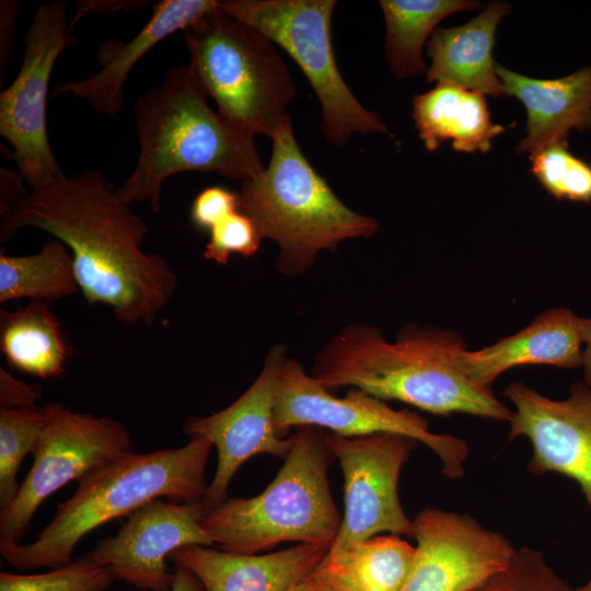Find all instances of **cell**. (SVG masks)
Returning a JSON list of instances; mask_svg holds the SVG:
<instances>
[{"instance_id": "2e32d148", "label": "cell", "mask_w": 591, "mask_h": 591, "mask_svg": "<svg viewBox=\"0 0 591 591\" xmlns=\"http://www.w3.org/2000/svg\"><path fill=\"white\" fill-rule=\"evenodd\" d=\"M286 347L274 346L252 385L228 407L206 417L188 418L184 432L207 439L217 449L216 473L208 484L202 502L212 508L224 501L236 471L251 457L270 454L285 457L292 436L281 437L275 427L274 410L277 386Z\"/></svg>"}, {"instance_id": "ab89813d", "label": "cell", "mask_w": 591, "mask_h": 591, "mask_svg": "<svg viewBox=\"0 0 591 591\" xmlns=\"http://www.w3.org/2000/svg\"><path fill=\"white\" fill-rule=\"evenodd\" d=\"M573 591H580L579 588L578 589H573Z\"/></svg>"}, {"instance_id": "ba28073f", "label": "cell", "mask_w": 591, "mask_h": 591, "mask_svg": "<svg viewBox=\"0 0 591 591\" xmlns=\"http://www.w3.org/2000/svg\"><path fill=\"white\" fill-rule=\"evenodd\" d=\"M335 0H220L218 8L281 47L301 68L321 106V131L341 147L354 134L389 136L384 120L352 94L338 69L333 42Z\"/></svg>"}, {"instance_id": "4fadbf2b", "label": "cell", "mask_w": 591, "mask_h": 591, "mask_svg": "<svg viewBox=\"0 0 591 591\" xmlns=\"http://www.w3.org/2000/svg\"><path fill=\"white\" fill-rule=\"evenodd\" d=\"M415 556L403 591H472L510 560L514 547L468 514L426 508L413 520Z\"/></svg>"}, {"instance_id": "836d02e7", "label": "cell", "mask_w": 591, "mask_h": 591, "mask_svg": "<svg viewBox=\"0 0 591 591\" xmlns=\"http://www.w3.org/2000/svg\"><path fill=\"white\" fill-rule=\"evenodd\" d=\"M148 1H137V0H89V1H77L76 2V12L70 21V28L86 14H105L114 15L118 12H134L142 8Z\"/></svg>"}, {"instance_id": "603a6c76", "label": "cell", "mask_w": 591, "mask_h": 591, "mask_svg": "<svg viewBox=\"0 0 591 591\" xmlns=\"http://www.w3.org/2000/svg\"><path fill=\"white\" fill-rule=\"evenodd\" d=\"M415 546L399 535H376L329 552L314 573L335 591H403Z\"/></svg>"}, {"instance_id": "74e56055", "label": "cell", "mask_w": 591, "mask_h": 591, "mask_svg": "<svg viewBox=\"0 0 591 591\" xmlns=\"http://www.w3.org/2000/svg\"><path fill=\"white\" fill-rule=\"evenodd\" d=\"M293 591H335L314 572L302 581Z\"/></svg>"}, {"instance_id": "f546056e", "label": "cell", "mask_w": 591, "mask_h": 591, "mask_svg": "<svg viewBox=\"0 0 591 591\" xmlns=\"http://www.w3.org/2000/svg\"><path fill=\"white\" fill-rule=\"evenodd\" d=\"M472 591H573L535 548H515L508 564Z\"/></svg>"}, {"instance_id": "8992f818", "label": "cell", "mask_w": 591, "mask_h": 591, "mask_svg": "<svg viewBox=\"0 0 591 591\" xmlns=\"http://www.w3.org/2000/svg\"><path fill=\"white\" fill-rule=\"evenodd\" d=\"M333 459L324 429L296 428L282 466L260 494L207 508L201 524L215 547L258 554L283 542L332 546L341 524L327 477Z\"/></svg>"}, {"instance_id": "6da1fadb", "label": "cell", "mask_w": 591, "mask_h": 591, "mask_svg": "<svg viewBox=\"0 0 591 591\" xmlns=\"http://www.w3.org/2000/svg\"><path fill=\"white\" fill-rule=\"evenodd\" d=\"M102 173L84 170L31 189L1 216V243L21 229L45 231L71 252L80 291L124 324H153L177 287V276L142 242L147 224Z\"/></svg>"}, {"instance_id": "e575fe53", "label": "cell", "mask_w": 591, "mask_h": 591, "mask_svg": "<svg viewBox=\"0 0 591 591\" xmlns=\"http://www.w3.org/2000/svg\"><path fill=\"white\" fill-rule=\"evenodd\" d=\"M20 3L16 1H1L0 4V74L1 82L3 73L9 65L11 49L14 42V31Z\"/></svg>"}, {"instance_id": "7c38bea8", "label": "cell", "mask_w": 591, "mask_h": 591, "mask_svg": "<svg viewBox=\"0 0 591 591\" xmlns=\"http://www.w3.org/2000/svg\"><path fill=\"white\" fill-rule=\"evenodd\" d=\"M418 442L394 433L341 437L327 433V444L344 476V515L329 552H340L382 533L414 537V523L403 510L398 479Z\"/></svg>"}, {"instance_id": "ffe728a7", "label": "cell", "mask_w": 591, "mask_h": 591, "mask_svg": "<svg viewBox=\"0 0 591 591\" xmlns=\"http://www.w3.org/2000/svg\"><path fill=\"white\" fill-rule=\"evenodd\" d=\"M505 95L519 100L526 112L525 137L515 151L532 154L568 141L571 130H591V66L557 79H535L497 62Z\"/></svg>"}, {"instance_id": "44dd1931", "label": "cell", "mask_w": 591, "mask_h": 591, "mask_svg": "<svg viewBox=\"0 0 591 591\" xmlns=\"http://www.w3.org/2000/svg\"><path fill=\"white\" fill-rule=\"evenodd\" d=\"M510 12L509 3L493 1L463 25L437 27L426 45L431 60L427 82L452 83L495 97L505 95L493 50L499 22Z\"/></svg>"}, {"instance_id": "d6986e66", "label": "cell", "mask_w": 591, "mask_h": 591, "mask_svg": "<svg viewBox=\"0 0 591 591\" xmlns=\"http://www.w3.org/2000/svg\"><path fill=\"white\" fill-rule=\"evenodd\" d=\"M581 317L555 308L537 315L518 333L477 350L464 349L459 363L475 383L490 387L505 371L522 366L582 367Z\"/></svg>"}, {"instance_id": "d6a6232c", "label": "cell", "mask_w": 591, "mask_h": 591, "mask_svg": "<svg viewBox=\"0 0 591 591\" xmlns=\"http://www.w3.org/2000/svg\"><path fill=\"white\" fill-rule=\"evenodd\" d=\"M42 397L38 384H27L0 367V404L8 408H37Z\"/></svg>"}, {"instance_id": "d4e9b609", "label": "cell", "mask_w": 591, "mask_h": 591, "mask_svg": "<svg viewBox=\"0 0 591 591\" xmlns=\"http://www.w3.org/2000/svg\"><path fill=\"white\" fill-rule=\"evenodd\" d=\"M385 20V59L398 79L427 72L421 53L427 39L444 18L485 5L474 0H381Z\"/></svg>"}, {"instance_id": "9c48e42d", "label": "cell", "mask_w": 591, "mask_h": 591, "mask_svg": "<svg viewBox=\"0 0 591 591\" xmlns=\"http://www.w3.org/2000/svg\"><path fill=\"white\" fill-rule=\"evenodd\" d=\"M274 422L285 437L290 428L314 426L341 437L376 433L403 434L428 447L440 460L450 479L463 476L467 443L455 436L430 431L428 421L409 409H394L385 401L350 387L335 396L294 359L287 358L280 371Z\"/></svg>"}, {"instance_id": "7a4b0ae2", "label": "cell", "mask_w": 591, "mask_h": 591, "mask_svg": "<svg viewBox=\"0 0 591 591\" xmlns=\"http://www.w3.org/2000/svg\"><path fill=\"white\" fill-rule=\"evenodd\" d=\"M464 349L453 329L409 324L389 341L380 328L357 322L321 348L311 375L331 392L355 387L433 415L467 414L509 422L512 409L460 367Z\"/></svg>"}, {"instance_id": "f1b7e54d", "label": "cell", "mask_w": 591, "mask_h": 591, "mask_svg": "<svg viewBox=\"0 0 591 591\" xmlns=\"http://www.w3.org/2000/svg\"><path fill=\"white\" fill-rule=\"evenodd\" d=\"M113 576L88 554L70 564L32 575L0 573V591H104Z\"/></svg>"}, {"instance_id": "1f68e13d", "label": "cell", "mask_w": 591, "mask_h": 591, "mask_svg": "<svg viewBox=\"0 0 591 591\" xmlns=\"http://www.w3.org/2000/svg\"><path fill=\"white\" fill-rule=\"evenodd\" d=\"M237 210V193L223 186H209L195 197L190 208V220L197 229L209 232Z\"/></svg>"}, {"instance_id": "8d00e7d4", "label": "cell", "mask_w": 591, "mask_h": 591, "mask_svg": "<svg viewBox=\"0 0 591 591\" xmlns=\"http://www.w3.org/2000/svg\"><path fill=\"white\" fill-rule=\"evenodd\" d=\"M583 339V382L591 387V318L581 317Z\"/></svg>"}, {"instance_id": "ac0fdd59", "label": "cell", "mask_w": 591, "mask_h": 591, "mask_svg": "<svg viewBox=\"0 0 591 591\" xmlns=\"http://www.w3.org/2000/svg\"><path fill=\"white\" fill-rule=\"evenodd\" d=\"M218 0H163L154 4L146 25L127 43L107 42L100 48L102 69L79 81L63 82L53 94L86 102L94 111L114 116L121 111L126 80L136 63L177 31H185L217 7Z\"/></svg>"}, {"instance_id": "d590c367", "label": "cell", "mask_w": 591, "mask_h": 591, "mask_svg": "<svg viewBox=\"0 0 591 591\" xmlns=\"http://www.w3.org/2000/svg\"><path fill=\"white\" fill-rule=\"evenodd\" d=\"M171 591H206V589L188 568L175 565Z\"/></svg>"}, {"instance_id": "52a82bcc", "label": "cell", "mask_w": 591, "mask_h": 591, "mask_svg": "<svg viewBox=\"0 0 591 591\" xmlns=\"http://www.w3.org/2000/svg\"><path fill=\"white\" fill-rule=\"evenodd\" d=\"M194 79L218 113L241 131L271 140L292 125L291 72L277 46L217 7L184 31Z\"/></svg>"}, {"instance_id": "4dcf8cb0", "label": "cell", "mask_w": 591, "mask_h": 591, "mask_svg": "<svg viewBox=\"0 0 591 591\" xmlns=\"http://www.w3.org/2000/svg\"><path fill=\"white\" fill-rule=\"evenodd\" d=\"M208 233L204 257L221 265H225L232 254L253 256L263 241L254 221L240 210L216 224Z\"/></svg>"}, {"instance_id": "3957f363", "label": "cell", "mask_w": 591, "mask_h": 591, "mask_svg": "<svg viewBox=\"0 0 591 591\" xmlns=\"http://www.w3.org/2000/svg\"><path fill=\"white\" fill-rule=\"evenodd\" d=\"M136 166L116 189L123 201L161 209L165 181L183 172H213L236 181L264 169L254 137L210 108L187 65L170 68L135 103Z\"/></svg>"}, {"instance_id": "5b68a950", "label": "cell", "mask_w": 591, "mask_h": 591, "mask_svg": "<svg viewBox=\"0 0 591 591\" xmlns=\"http://www.w3.org/2000/svg\"><path fill=\"white\" fill-rule=\"evenodd\" d=\"M239 210L279 248L276 268L296 277L313 267L324 250L350 239L371 237L379 222L354 211L302 153L292 125L273 139L268 166L241 182Z\"/></svg>"}, {"instance_id": "5bb4252c", "label": "cell", "mask_w": 591, "mask_h": 591, "mask_svg": "<svg viewBox=\"0 0 591 591\" xmlns=\"http://www.w3.org/2000/svg\"><path fill=\"white\" fill-rule=\"evenodd\" d=\"M202 500L176 502L154 499L130 513L117 533L86 553L115 579L149 591H171L169 555L184 546L215 547L202 528Z\"/></svg>"}, {"instance_id": "7402d4cb", "label": "cell", "mask_w": 591, "mask_h": 591, "mask_svg": "<svg viewBox=\"0 0 591 591\" xmlns=\"http://www.w3.org/2000/svg\"><path fill=\"white\" fill-rule=\"evenodd\" d=\"M412 116L426 150L432 152L451 141L460 152L486 153L505 131L493 123L484 94L452 83H438L413 97Z\"/></svg>"}, {"instance_id": "30bf717a", "label": "cell", "mask_w": 591, "mask_h": 591, "mask_svg": "<svg viewBox=\"0 0 591 591\" xmlns=\"http://www.w3.org/2000/svg\"><path fill=\"white\" fill-rule=\"evenodd\" d=\"M43 410L33 465L15 498L0 510V543H20L35 511L51 494L131 452L128 428L113 418L72 412L56 402Z\"/></svg>"}, {"instance_id": "484cf974", "label": "cell", "mask_w": 591, "mask_h": 591, "mask_svg": "<svg viewBox=\"0 0 591 591\" xmlns=\"http://www.w3.org/2000/svg\"><path fill=\"white\" fill-rule=\"evenodd\" d=\"M78 291L73 256L57 239L31 255L0 253V303L25 298L43 302L58 300Z\"/></svg>"}, {"instance_id": "cb8c5ba5", "label": "cell", "mask_w": 591, "mask_h": 591, "mask_svg": "<svg viewBox=\"0 0 591 591\" xmlns=\"http://www.w3.org/2000/svg\"><path fill=\"white\" fill-rule=\"evenodd\" d=\"M0 349L12 368L44 380L62 374L69 356L60 325L43 301L1 310Z\"/></svg>"}, {"instance_id": "8fae6325", "label": "cell", "mask_w": 591, "mask_h": 591, "mask_svg": "<svg viewBox=\"0 0 591 591\" xmlns=\"http://www.w3.org/2000/svg\"><path fill=\"white\" fill-rule=\"evenodd\" d=\"M70 32L63 2L38 4L20 70L0 94V134L12 146L19 174L31 189L65 175L48 139L47 101L54 65L74 44Z\"/></svg>"}, {"instance_id": "83f0119b", "label": "cell", "mask_w": 591, "mask_h": 591, "mask_svg": "<svg viewBox=\"0 0 591 591\" xmlns=\"http://www.w3.org/2000/svg\"><path fill=\"white\" fill-rule=\"evenodd\" d=\"M529 159L530 173L554 199L591 202V164L575 155L568 141L548 144Z\"/></svg>"}, {"instance_id": "4316f807", "label": "cell", "mask_w": 591, "mask_h": 591, "mask_svg": "<svg viewBox=\"0 0 591 591\" xmlns=\"http://www.w3.org/2000/svg\"><path fill=\"white\" fill-rule=\"evenodd\" d=\"M44 425L43 408L0 407V507L16 496V475L24 457L34 453Z\"/></svg>"}, {"instance_id": "f35d334b", "label": "cell", "mask_w": 591, "mask_h": 591, "mask_svg": "<svg viewBox=\"0 0 591 591\" xmlns=\"http://www.w3.org/2000/svg\"><path fill=\"white\" fill-rule=\"evenodd\" d=\"M580 591H591V577L587 581V583L579 588Z\"/></svg>"}, {"instance_id": "e0dca14e", "label": "cell", "mask_w": 591, "mask_h": 591, "mask_svg": "<svg viewBox=\"0 0 591 591\" xmlns=\"http://www.w3.org/2000/svg\"><path fill=\"white\" fill-rule=\"evenodd\" d=\"M331 546L300 543L267 554H239L189 545L169 555L188 568L206 591H293L309 578Z\"/></svg>"}, {"instance_id": "277c9868", "label": "cell", "mask_w": 591, "mask_h": 591, "mask_svg": "<svg viewBox=\"0 0 591 591\" xmlns=\"http://www.w3.org/2000/svg\"><path fill=\"white\" fill-rule=\"evenodd\" d=\"M212 447L207 439L194 437L181 448L131 451L106 463L78 482L76 493L58 505L33 542L0 543L2 557L23 570L59 568L72 561L74 547L88 533L154 499L202 500Z\"/></svg>"}, {"instance_id": "9a60e30c", "label": "cell", "mask_w": 591, "mask_h": 591, "mask_svg": "<svg viewBox=\"0 0 591 591\" xmlns=\"http://www.w3.org/2000/svg\"><path fill=\"white\" fill-rule=\"evenodd\" d=\"M503 394L513 406L509 440L531 444L529 471L570 478L591 508V387L578 380L568 397L554 399L513 381Z\"/></svg>"}]
</instances>
